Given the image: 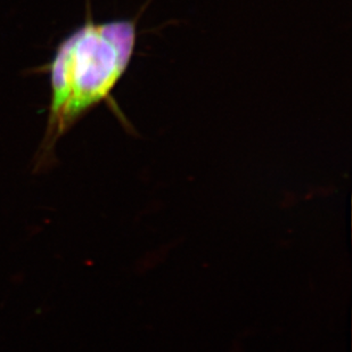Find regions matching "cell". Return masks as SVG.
I'll return each instance as SVG.
<instances>
[{
  "instance_id": "obj_1",
  "label": "cell",
  "mask_w": 352,
  "mask_h": 352,
  "mask_svg": "<svg viewBox=\"0 0 352 352\" xmlns=\"http://www.w3.org/2000/svg\"><path fill=\"white\" fill-rule=\"evenodd\" d=\"M131 20L88 21L57 47L50 62V107L43 150L110 97L136 46Z\"/></svg>"
}]
</instances>
